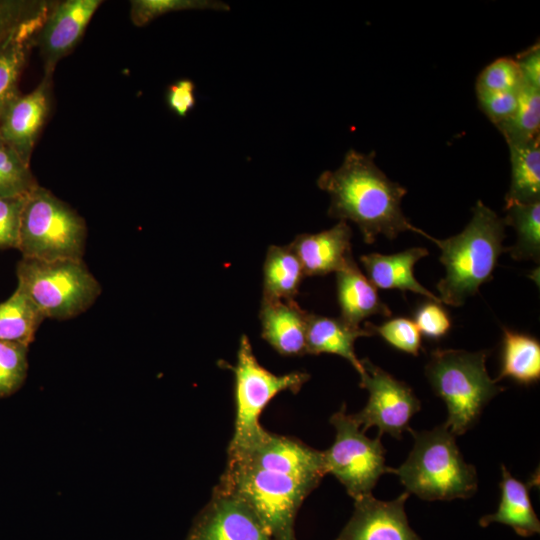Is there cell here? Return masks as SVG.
Segmentation results:
<instances>
[{
    "label": "cell",
    "instance_id": "d6986e66",
    "mask_svg": "<svg viewBox=\"0 0 540 540\" xmlns=\"http://www.w3.org/2000/svg\"><path fill=\"white\" fill-rule=\"evenodd\" d=\"M428 254L426 248L413 247L391 255L380 253L362 255L360 261L368 280L376 288L411 291L430 301L441 303L440 298L420 284L413 273L414 265Z\"/></svg>",
    "mask_w": 540,
    "mask_h": 540
},
{
    "label": "cell",
    "instance_id": "277c9868",
    "mask_svg": "<svg viewBox=\"0 0 540 540\" xmlns=\"http://www.w3.org/2000/svg\"><path fill=\"white\" fill-rule=\"evenodd\" d=\"M486 351L436 349L431 352L425 375L434 392L445 402V426L456 436L469 430L488 402L504 390L486 369Z\"/></svg>",
    "mask_w": 540,
    "mask_h": 540
},
{
    "label": "cell",
    "instance_id": "4dcf8cb0",
    "mask_svg": "<svg viewBox=\"0 0 540 540\" xmlns=\"http://www.w3.org/2000/svg\"><path fill=\"white\" fill-rule=\"evenodd\" d=\"M28 348L0 341V398L12 395L23 385L28 371Z\"/></svg>",
    "mask_w": 540,
    "mask_h": 540
},
{
    "label": "cell",
    "instance_id": "d590c367",
    "mask_svg": "<svg viewBox=\"0 0 540 540\" xmlns=\"http://www.w3.org/2000/svg\"><path fill=\"white\" fill-rule=\"evenodd\" d=\"M414 323L420 333L432 339L443 337L451 327L449 315L444 308L440 303L430 300L416 310Z\"/></svg>",
    "mask_w": 540,
    "mask_h": 540
},
{
    "label": "cell",
    "instance_id": "1f68e13d",
    "mask_svg": "<svg viewBox=\"0 0 540 540\" xmlns=\"http://www.w3.org/2000/svg\"><path fill=\"white\" fill-rule=\"evenodd\" d=\"M365 327L374 335L381 336L395 349L417 356L421 348V333L414 321L405 318H392L381 325L365 323Z\"/></svg>",
    "mask_w": 540,
    "mask_h": 540
},
{
    "label": "cell",
    "instance_id": "9a60e30c",
    "mask_svg": "<svg viewBox=\"0 0 540 540\" xmlns=\"http://www.w3.org/2000/svg\"><path fill=\"white\" fill-rule=\"evenodd\" d=\"M51 75L45 74L30 93L20 94L0 118V137L3 143L28 164L48 115Z\"/></svg>",
    "mask_w": 540,
    "mask_h": 540
},
{
    "label": "cell",
    "instance_id": "d6a6232c",
    "mask_svg": "<svg viewBox=\"0 0 540 540\" xmlns=\"http://www.w3.org/2000/svg\"><path fill=\"white\" fill-rule=\"evenodd\" d=\"M523 85L520 69L515 59L498 58L479 74L476 91H519Z\"/></svg>",
    "mask_w": 540,
    "mask_h": 540
},
{
    "label": "cell",
    "instance_id": "74e56055",
    "mask_svg": "<svg viewBox=\"0 0 540 540\" xmlns=\"http://www.w3.org/2000/svg\"><path fill=\"white\" fill-rule=\"evenodd\" d=\"M35 9L37 5L31 2L0 0V42Z\"/></svg>",
    "mask_w": 540,
    "mask_h": 540
},
{
    "label": "cell",
    "instance_id": "6da1fadb",
    "mask_svg": "<svg viewBox=\"0 0 540 540\" xmlns=\"http://www.w3.org/2000/svg\"><path fill=\"white\" fill-rule=\"evenodd\" d=\"M375 153L350 149L335 171H324L318 187L330 196L328 216L354 222L365 243L372 244L382 234L395 239L401 232L428 236L412 225L401 209L407 190L391 181L375 164Z\"/></svg>",
    "mask_w": 540,
    "mask_h": 540
},
{
    "label": "cell",
    "instance_id": "7c38bea8",
    "mask_svg": "<svg viewBox=\"0 0 540 540\" xmlns=\"http://www.w3.org/2000/svg\"><path fill=\"white\" fill-rule=\"evenodd\" d=\"M186 540H272L241 499L215 487L195 518Z\"/></svg>",
    "mask_w": 540,
    "mask_h": 540
},
{
    "label": "cell",
    "instance_id": "8d00e7d4",
    "mask_svg": "<svg viewBox=\"0 0 540 540\" xmlns=\"http://www.w3.org/2000/svg\"><path fill=\"white\" fill-rule=\"evenodd\" d=\"M168 108L179 117H186L196 105L195 84L190 79H180L170 84L166 91Z\"/></svg>",
    "mask_w": 540,
    "mask_h": 540
},
{
    "label": "cell",
    "instance_id": "4316f807",
    "mask_svg": "<svg viewBox=\"0 0 540 540\" xmlns=\"http://www.w3.org/2000/svg\"><path fill=\"white\" fill-rule=\"evenodd\" d=\"M505 225L517 232V242L507 248L515 260L540 259V201L534 203H512L505 205Z\"/></svg>",
    "mask_w": 540,
    "mask_h": 540
},
{
    "label": "cell",
    "instance_id": "83f0119b",
    "mask_svg": "<svg viewBox=\"0 0 540 540\" xmlns=\"http://www.w3.org/2000/svg\"><path fill=\"white\" fill-rule=\"evenodd\" d=\"M496 127L508 145L525 144L539 138L540 90L523 84L515 112Z\"/></svg>",
    "mask_w": 540,
    "mask_h": 540
},
{
    "label": "cell",
    "instance_id": "f546056e",
    "mask_svg": "<svg viewBox=\"0 0 540 540\" xmlns=\"http://www.w3.org/2000/svg\"><path fill=\"white\" fill-rule=\"evenodd\" d=\"M37 185L29 164L5 144L0 146V198L24 196Z\"/></svg>",
    "mask_w": 540,
    "mask_h": 540
},
{
    "label": "cell",
    "instance_id": "e575fe53",
    "mask_svg": "<svg viewBox=\"0 0 540 540\" xmlns=\"http://www.w3.org/2000/svg\"><path fill=\"white\" fill-rule=\"evenodd\" d=\"M482 111L496 126L507 120L516 110L519 91H476Z\"/></svg>",
    "mask_w": 540,
    "mask_h": 540
},
{
    "label": "cell",
    "instance_id": "5b68a950",
    "mask_svg": "<svg viewBox=\"0 0 540 540\" xmlns=\"http://www.w3.org/2000/svg\"><path fill=\"white\" fill-rule=\"evenodd\" d=\"M318 485L311 480L227 463L216 487L248 505L272 540H295L298 510Z\"/></svg>",
    "mask_w": 540,
    "mask_h": 540
},
{
    "label": "cell",
    "instance_id": "7a4b0ae2",
    "mask_svg": "<svg viewBox=\"0 0 540 540\" xmlns=\"http://www.w3.org/2000/svg\"><path fill=\"white\" fill-rule=\"evenodd\" d=\"M505 223L493 210L478 201L462 232L447 239L427 236L441 250L440 262L446 274L436 285L441 302L459 307L488 282L503 247Z\"/></svg>",
    "mask_w": 540,
    "mask_h": 540
},
{
    "label": "cell",
    "instance_id": "30bf717a",
    "mask_svg": "<svg viewBox=\"0 0 540 540\" xmlns=\"http://www.w3.org/2000/svg\"><path fill=\"white\" fill-rule=\"evenodd\" d=\"M364 372L360 375V387L369 393L365 407L353 414L365 432L377 427L379 436L389 434L401 439L409 429L411 418L420 410L421 404L413 390L397 380L385 370L374 365L369 359L361 360Z\"/></svg>",
    "mask_w": 540,
    "mask_h": 540
},
{
    "label": "cell",
    "instance_id": "ab89813d",
    "mask_svg": "<svg viewBox=\"0 0 540 540\" xmlns=\"http://www.w3.org/2000/svg\"><path fill=\"white\" fill-rule=\"evenodd\" d=\"M2 145H4V143H3V141H2V139L0 137V146H2Z\"/></svg>",
    "mask_w": 540,
    "mask_h": 540
},
{
    "label": "cell",
    "instance_id": "5bb4252c",
    "mask_svg": "<svg viewBox=\"0 0 540 540\" xmlns=\"http://www.w3.org/2000/svg\"><path fill=\"white\" fill-rule=\"evenodd\" d=\"M101 3L100 0H66L47 13L35 37L45 74H52L56 64L74 49Z\"/></svg>",
    "mask_w": 540,
    "mask_h": 540
},
{
    "label": "cell",
    "instance_id": "44dd1931",
    "mask_svg": "<svg viewBox=\"0 0 540 540\" xmlns=\"http://www.w3.org/2000/svg\"><path fill=\"white\" fill-rule=\"evenodd\" d=\"M340 318L347 324H359L371 315L391 316L389 307L379 298L377 288L359 270L355 261L336 272Z\"/></svg>",
    "mask_w": 540,
    "mask_h": 540
},
{
    "label": "cell",
    "instance_id": "d4e9b609",
    "mask_svg": "<svg viewBox=\"0 0 540 540\" xmlns=\"http://www.w3.org/2000/svg\"><path fill=\"white\" fill-rule=\"evenodd\" d=\"M540 137L525 144L509 145L511 184L506 205L540 201Z\"/></svg>",
    "mask_w": 540,
    "mask_h": 540
},
{
    "label": "cell",
    "instance_id": "9c48e42d",
    "mask_svg": "<svg viewBox=\"0 0 540 540\" xmlns=\"http://www.w3.org/2000/svg\"><path fill=\"white\" fill-rule=\"evenodd\" d=\"M335 428L333 444L323 451L326 474H332L354 500L372 494L379 478L389 472L385 464L386 450L380 436L365 435L346 406L330 418Z\"/></svg>",
    "mask_w": 540,
    "mask_h": 540
},
{
    "label": "cell",
    "instance_id": "52a82bcc",
    "mask_svg": "<svg viewBox=\"0 0 540 540\" xmlns=\"http://www.w3.org/2000/svg\"><path fill=\"white\" fill-rule=\"evenodd\" d=\"M18 288L43 316L66 320L89 309L101 286L83 260H40L22 257L17 264Z\"/></svg>",
    "mask_w": 540,
    "mask_h": 540
},
{
    "label": "cell",
    "instance_id": "4fadbf2b",
    "mask_svg": "<svg viewBox=\"0 0 540 540\" xmlns=\"http://www.w3.org/2000/svg\"><path fill=\"white\" fill-rule=\"evenodd\" d=\"M382 501L370 495L354 500V511L335 540H421L410 527L405 512L409 497Z\"/></svg>",
    "mask_w": 540,
    "mask_h": 540
},
{
    "label": "cell",
    "instance_id": "836d02e7",
    "mask_svg": "<svg viewBox=\"0 0 540 540\" xmlns=\"http://www.w3.org/2000/svg\"><path fill=\"white\" fill-rule=\"evenodd\" d=\"M26 195L0 198L1 249L17 248L20 215Z\"/></svg>",
    "mask_w": 540,
    "mask_h": 540
},
{
    "label": "cell",
    "instance_id": "2e32d148",
    "mask_svg": "<svg viewBox=\"0 0 540 540\" xmlns=\"http://www.w3.org/2000/svg\"><path fill=\"white\" fill-rule=\"evenodd\" d=\"M351 238L350 226L341 220L328 230L297 235L289 246L299 259L305 276H323L354 262Z\"/></svg>",
    "mask_w": 540,
    "mask_h": 540
},
{
    "label": "cell",
    "instance_id": "ffe728a7",
    "mask_svg": "<svg viewBox=\"0 0 540 540\" xmlns=\"http://www.w3.org/2000/svg\"><path fill=\"white\" fill-rule=\"evenodd\" d=\"M365 326L354 327L341 318H331L309 313L306 333V354L329 353L346 359L359 373L364 369L355 354L354 343L359 337L372 336Z\"/></svg>",
    "mask_w": 540,
    "mask_h": 540
},
{
    "label": "cell",
    "instance_id": "ba28073f",
    "mask_svg": "<svg viewBox=\"0 0 540 540\" xmlns=\"http://www.w3.org/2000/svg\"><path fill=\"white\" fill-rule=\"evenodd\" d=\"M234 372L235 424L228 453L251 443L264 429L259 418L265 407L279 393H297L310 379L302 371L277 375L265 369L257 360L247 335L239 340Z\"/></svg>",
    "mask_w": 540,
    "mask_h": 540
},
{
    "label": "cell",
    "instance_id": "603a6c76",
    "mask_svg": "<svg viewBox=\"0 0 540 540\" xmlns=\"http://www.w3.org/2000/svg\"><path fill=\"white\" fill-rule=\"evenodd\" d=\"M305 274L289 245H271L263 264L262 298L294 300Z\"/></svg>",
    "mask_w": 540,
    "mask_h": 540
},
{
    "label": "cell",
    "instance_id": "484cf974",
    "mask_svg": "<svg viewBox=\"0 0 540 540\" xmlns=\"http://www.w3.org/2000/svg\"><path fill=\"white\" fill-rule=\"evenodd\" d=\"M45 317L20 289L0 303V341L29 346Z\"/></svg>",
    "mask_w": 540,
    "mask_h": 540
},
{
    "label": "cell",
    "instance_id": "3957f363",
    "mask_svg": "<svg viewBox=\"0 0 540 540\" xmlns=\"http://www.w3.org/2000/svg\"><path fill=\"white\" fill-rule=\"evenodd\" d=\"M408 430L413 448L402 465L389 468L406 492L427 501L473 496L478 488L476 469L464 460L455 435L445 424L432 430Z\"/></svg>",
    "mask_w": 540,
    "mask_h": 540
},
{
    "label": "cell",
    "instance_id": "8992f818",
    "mask_svg": "<svg viewBox=\"0 0 540 540\" xmlns=\"http://www.w3.org/2000/svg\"><path fill=\"white\" fill-rule=\"evenodd\" d=\"M87 228L84 219L48 189L37 185L25 197L17 249L40 260H83Z\"/></svg>",
    "mask_w": 540,
    "mask_h": 540
},
{
    "label": "cell",
    "instance_id": "8fae6325",
    "mask_svg": "<svg viewBox=\"0 0 540 540\" xmlns=\"http://www.w3.org/2000/svg\"><path fill=\"white\" fill-rule=\"evenodd\" d=\"M227 463L318 483L326 475L323 451L266 429L241 450L228 453Z\"/></svg>",
    "mask_w": 540,
    "mask_h": 540
},
{
    "label": "cell",
    "instance_id": "7402d4cb",
    "mask_svg": "<svg viewBox=\"0 0 540 540\" xmlns=\"http://www.w3.org/2000/svg\"><path fill=\"white\" fill-rule=\"evenodd\" d=\"M501 498L495 513L480 518L479 524L502 523L511 527L519 536L529 537L540 532V522L533 509L529 490L530 483L516 479L507 468L501 466Z\"/></svg>",
    "mask_w": 540,
    "mask_h": 540
},
{
    "label": "cell",
    "instance_id": "cb8c5ba5",
    "mask_svg": "<svg viewBox=\"0 0 540 540\" xmlns=\"http://www.w3.org/2000/svg\"><path fill=\"white\" fill-rule=\"evenodd\" d=\"M511 378L530 385L540 379V344L534 337L503 328L501 368L497 381Z\"/></svg>",
    "mask_w": 540,
    "mask_h": 540
},
{
    "label": "cell",
    "instance_id": "f1b7e54d",
    "mask_svg": "<svg viewBox=\"0 0 540 540\" xmlns=\"http://www.w3.org/2000/svg\"><path fill=\"white\" fill-rule=\"evenodd\" d=\"M191 9L229 11L230 7L212 0H133L130 2V19L135 26L142 27L170 12Z\"/></svg>",
    "mask_w": 540,
    "mask_h": 540
},
{
    "label": "cell",
    "instance_id": "e0dca14e",
    "mask_svg": "<svg viewBox=\"0 0 540 540\" xmlns=\"http://www.w3.org/2000/svg\"><path fill=\"white\" fill-rule=\"evenodd\" d=\"M308 315L295 300L262 298L261 337L283 356L305 355Z\"/></svg>",
    "mask_w": 540,
    "mask_h": 540
},
{
    "label": "cell",
    "instance_id": "f35d334b",
    "mask_svg": "<svg viewBox=\"0 0 540 540\" xmlns=\"http://www.w3.org/2000/svg\"><path fill=\"white\" fill-rule=\"evenodd\" d=\"M523 79V84L540 90V49L534 45L515 59Z\"/></svg>",
    "mask_w": 540,
    "mask_h": 540
},
{
    "label": "cell",
    "instance_id": "ac0fdd59",
    "mask_svg": "<svg viewBox=\"0 0 540 540\" xmlns=\"http://www.w3.org/2000/svg\"><path fill=\"white\" fill-rule=\"evenodd\" d=\"M47 13L43 6L35 9L0 42V118L21 94L18 85L27 53Z\"/></svg>",
    "mask_w": 540,
    "mask_h": 540
}]
</instances>
